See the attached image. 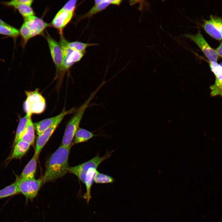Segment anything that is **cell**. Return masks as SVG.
<instances>
[{"label": "cell", "instance_id": "1", "mask_svg": "<svg viewBox=\"0 0 222 222\" xmlns=\"http://www.w3.org/2000/svg\"><path fill=\"white\" fill-rule=\"evenodd\" d=\"M72 146L61 145L48 160L42 178L43 183L62 177L68 172V159Z\"/></svg>", "mask_w": 222, "mask_h": 222}, {"label": "cell", "instance_id": "2", "mask_svg": "<svg viewBox=\"0 0 222 222\" xmlns=\"http://www.w3.org/2000/svg\"><path fill=\"white\" fill-rule=\"evenodd\" d=\"M101 88V86H99L90 94L84 103L76 109L75 113L67 125L62 139L61 145L66 147L72 146V143L77 130L79 128L80 123L85 110Z\"/></svg>", "mask_w": 222, "mask_h": 222}, {"label": "cell", "instance_id": "3", "mask_svg": "<svg viewBox=\"0 0 222 222\" xmlns=\"http://www.w3.org/2000/svg\"><path fill=\"white\" fill-rule=\"evenodd\" d=\"M26 98L23 103L26 114L31 116L32 114H40L45 110V100L38 88L33 91H25Z\"/></svg>", "mask_w": 222, "mask_h": 222}, {"label": "cell", "instance_id": "4", "mask_svg": "<svg viewBox=\"0 0 222 222\" xmlns=\"http://www.w3.org/2000/svg\"><path fill=\"white\" fill-rule=\"evenodd\" d=\"M113 152H107L102 157L97 155L92 158L84 163L78 165L69 167L68 172L76 175L84 183L85 176L89 169L92 168L97 169L102 162L110 157Z\"/></svg>", "mask_w": 222, "mask_h": 222}, {"label": "cell", "instance_id": "5", "mask_svg": "<svg viewBox=\"0 0 222 222\" xmlns=\"http://www.w3.org/2000/svg\"><path fill=\"white\" fill-rule=\"evenodd\" d=\"M19 193L22 194L27 200H32L36 196L42 184L41 178H20L17 177L16 180Z\"/></svg>", "mask_w": 222, "mask_h": 222}, {"label": "cell", "instance_id": "6", "mask_svg": "<svg viewBox=\"0 0 222 222\" xmlns=\"http://www.w3.org/2000/svg\"><path fill=\"white\" fill-rule=\"evenodd\" d=\"M75 111L74 108H72L67 111L64 109L62 111V113L60 117L38 136L36 141L35 150V153L38 157L43 148L64 117Z\"/></svg>", "mask_w": 222, "mask_h": 222}, {"label": "cell", "instance_id": "7", "mask_svg": "<svg viewBox=\"0 0 222 222\" xmlns=\"http://www.w3.org/2000/svg\"><path fill=\"white\" fill-rule=\"evenodd\" d=\"M184 36L193 41L204 53L209 61L216 62L218 55L216 51L208 44L198 29V33L195 35L185 34Z\"/></svg>", "mask_w": 222, "mask_h": 222}, {"label": "cell", "instance_id": "8", "mask_svg": "<svg viewBox=\"0 0 222 222\" xmlns=\"http://www.w3.org/2000/svg\"><path fill=\"white\" fill-rule=\"evenodd\" d=\"M46 38L48 45L50 54L56 70L57 74L64 72V56L62 48L59 43L57 42L46 32Z\"/></svg>", "mask_w": 222, "mask_h": 222}, {"label": "cell", "instance_id": "9", "mask_svg": "<svg viewBox=\"0 0 222 222\" xmlns=\"http://www.w3.org/2000/svg\"><path fill=\"white\" fill-rule=\"evenodd\" d=\"M209 66L216 77L214 83L210 87V95L212 97H222V67L216 62H210Z\"/></svg>", "mask_w": 222, "mask_h": 222}, {"label": "cell", "instance_id": "10", "mask_svg": "<svg viewBox=\"0 0 222 222\" xmlns=\"http://www.w3.org/2000/svg\"><path fill=\"white\" fill-rule=\"evenodd\" d=\"M24 23L30 30L32 37L41 34L50 25L41 18L34 15L24 19Z\"/></svg>", "mask_w": 222, "mask_h": 222}, {"label": "cell", "instance_id": "11", "mask_svg": "<svg viewBox=\"0 0 222 222\" xmlns=\"http://www.w3.org/2000/svg\"><path fill=\"white\" fill-rule=\"evenodd\" d=\"M60 45L63 51V68L64 71L69 68L75 63L79 61L83 56L84 52L76 51L65 46Z\"/></svg>", "mask_w": 222, "mask_h": 222}, {"label": "cell", "instance_id": "12", "mask_svg": "<svg viewBox=\"0 0 222 222\" xmlns=\"http://www.w3.org/2000/svg\"><path fill=\"white\" fill-rule=\"evenodd\" d=\"M74 13L60 9L55 16L50 25L58 30L60 35L63 34V30L71 21Z\"/></svg>", "mask_w": 222, "mask_h": 222}, {"label": "cell", "instance_id": "13", "mask_svg": "<svg viewBox=\"0 0 222 222\" xmlns=\"http://www.w3.org/2000/svg\"><path fill=\"white\" fill-rule=\"evenodd\" d=\"M121 2V0H97L95 1V5L86 14L80 17L81 19L85 18H90L96 13L102 10L110 4L118 5Z\"/></svg>", "mask_w": 222, "mask_h": 222}, {"label": "cell", "instance_id": "14", "mask_svg": "<svg viewBox=\"0 0 222 222\" xmlns=\"http://www.w3.org/2000/svg\"><path fill=\"white\" fill-rule=\"evenodd\" d=\"M31 146V144L27 142L19 141L13 147V151L7 158V161L10 162L13 159L21 158L26 153Z\"/></svg>", "mask_w": 222, "mask_h": 222}, {"label": "cell", "instance_id": "15", "mask_svg": "<svg viewBox=\"0 0 222 222\" xmlns=\"http://www.w3.org/2000/svg\"><path fill=\"white\" fill-rule=\"evenodd\" d=\"M97 171V168H91L88 171L85 176L84 183L86 187V191L83 197L85 199L88 204L91 198V188L94 182L95 177Z\"/></svg>", "mask_w": 222, "mask_h": 222}, {"label": "cell", "instance_id": "16", "mask_svg": "<svg viewBox=\"0 0 222 222\" xmlns=\"http://www.w3.org/2000/svg\"><path fill=\"white\" fill-rule=\"evenodd\" d=\"M38 157L35 153L31 159L24 168L19 178L26 179L34 178Z\"/></svg>", "mask_w": 222, "mask_h": 222}, {"label": "cell", "instance_id": "17", "mask_svg": "<svg viewBox=\"0 0 222 222\" xmlns=\"http://www.w3.org/2000/svg\"><path fill=\"white\" fill-rule=\"evenodd\" d=\"M62 113V112L59 114L51 117L44 119L40 121L33 123L35 130L37 135H40L45 130L55 122Z\"/></svg>", "mask_w": 222, "mask_h": 222}, {"label": "cell", "instance_id": "18", "mask_svg": "<svg viewBox=\"0 0 222 222\" xmlns=\"http://www.w3.org/2000/svg\"><path fill=\"white\" fill-rule=\"evenodd\" d=\"M62 35L63 34L60 35V44L76 51L84 52L85 50L88 47L96 45V44H89L77 41L69 42L64 38Z\"/></svg>", "mask_w": 222, "mask_h": 222}, {"label": "cell", "instance_id": "19", "mask_svg": "<svg viewBox=\"0 0 222 222\" xmlns=\"http://www.w3.org/2000/svg\"><path fill=\"white\" fill-rule=\"evenodd\" d=\"M98 135L85 129L79 128L72 143V146L88 141L92 138Z\"/></svg>", "mask_w": 222, "mask_h": 222}, {"label": "cell", "instance_id": "20", "mask_svg": "<svg viewBox=\"0 0 222 222\" xmlns=\"http://www.w3.org/2000/svg\"><path fill=\"white\" fill-rule=\"evenodd\" d=\"M31 117V116H29L26 114L24 116L19 118L13 143V147L20 140L27 127L29 118Z\"/></svg>", "mask_w": 222, "mask_h": 222}, {"label": "cell", "instance_id": "21", "mask_svg": "<svg viewBox=\"0 0 222 222\" xmlns=\"http://www.w3.org/2000/svg\"><path fill=\"white\" fill-rule=\"evenodd\" d=\"M202 26L206 32L211 36L217 40H221L222 34L210 19L204 20Z\"/></svg>", "mask_w": 222, "mask_h": 222}, {"label": "cell", "instance_id": "22", "mask_svg": "<svg viewBox=\"0 0 222 222\" xmlns=\"http://www.w3.org/2000/svg\"><path fill=\"white\" fill-rule=\"evenodd\" d=\"M35 130L33 123L31 117L27 127L20 140L27 142L31 145H34L35 138Z\"/></svg>", "mask_w": 222, "mask_h": 222}, {"label": "cell", "instance_id": "23", "mask_svg": "<svg viewBox=\"0 0 222 222\" xmlns=\"http://www.w3.org/2000/svg\"><path fill=\"white\" fill-rule=\"evenodd\" d=\"M19 193L16 180L13 183L0 190V199Z\"/></svg>", "mask_w": 222, "mask_h": 222}, {"label": "cell", "instance_id": "24", "mask_svg": "<svg viewBox=\"0 0 222 222\" xmlns=\"http://www.w3.org/2000/svg\"><path fill=\"white\" fill-rule=\"evenodd\" d=\"M0 34L16 37L20 34L19 31L15 27L7 24H0Z\"/></svg>", "mask_w": 222, "mask_h": 222}, {"label": "cell", "instance_id": "25", "mask_svg": "<svg viewBox=\"0 0 222 222\" xmlns=\"http://www.w3.org/2000/svg\"><path fill=\"white\" fill-rule=\"evenodd\" d=\"M14 7L18 10L24 19L34 15V12L31 6L24 4H20L16 5Z\"/></svg>", "mask_w": 222, "mask_h": 222}, {"label": "cell", "instance_id": "26", "mask_svg": "<svg viewBox=\"0 0 222 222\" xmlns=\"http://www.w3.org/2000/svg\"><path fill=\"white\" fill-rule=\"evenodd\" d=\"M114 181L113 178L108 175L100 173L97 172L94 179V182L97 184L110 183Z\"/></svg>", "mask_w": 222, "mask_h": 222}, {"label": "cell", "instance_id": "27", "mask_svg": "<svg viewBox=\"0 0 222 222\" xmlns=\"http://www.w3.org/2000/svg\"><path fill=\"white\" fill-rule=\"evenodd\" d=\"M19 33L23 39L24 44L26 43L28 40L32 38L30 30L24 23L20 27Z\"/></svg>", "mask_w": 222, "mask_h": 222}, {"label": "cell", "instance_id": "28", "mask_svg": "<svg viewBox=\"0 0 222 222\" xmlns=\"http://www.w3.org/2000/svg\"><path fill=\"white\" fill-rule=\"evenodd\" d=\"M33 1L32 0H14L5 2L4 3L7 6L13 7L20 4H24L31 6Z\"/></svg>", "mask_w": 222, "mask_h": 222}, {"label": "cell", "instance_id": "29", "mask_svg": "<svg viewBox=\"0 0 222 222\" xmlns=\"http://www.w3.org/2000/svg\"><path fill=\"white\" fill-rule=\"evenodd\" d=\"M76 3V0L69 1L64 5L61 9L68 12H74Z\"/></svg>", "mask_w": 222, "mask_h": 222}, {"label": "cell", "instance_id": "30", "mask_svg": "<svg viewBox=\"0 0 222 222\" xmlns=\"http://www.w3.org/2000/svg\"><path fill=\"white\" fill-rule=\"evenodd\" d=\"M210 19L222 35V18L211 15Z\"/></svg>", "mask_w": 222, "mask_h": 222}, {"label": "cell", "instance_id": "31", "mask_svg": "<svg viewBox=\"0 0 222 222\" xmlns=\"http://www.w3.org/2000/svg\"><path fill=\"white\" fill-rule=\"evenodd\" d=\"M216 51L218 56L222 57V42L216 49Z\"/></svg>", "mask_w": 222, "mask_h": 222}, {"label": "cell", "instance_id": "32", "mask_svg": "<svg viewBox=\"0 0 222 222\" xmlns=\"http://www.w3.org/2000/svg\"><path fill=\"white\" fill-rule=\"evenodd\" d=\"M5 22L4 21H3V20H2L0 18V24H6Z\"/></svg>", "mask_w": 222, "mask_h": 222}, {"label": "cell", "instance_id": "33", "mask_svg": "<svg viewBox=\"0 0 222 222\" xmlns=\"http://www.w3.org/2000/svg\"><path fill=\"white\" fill-rule=\"evenodd\" d=\"M220 65L222 67V62H221L220 63Z\"/></svg>", "mask_w": 222, "mask_h": 222}]
</instances>
